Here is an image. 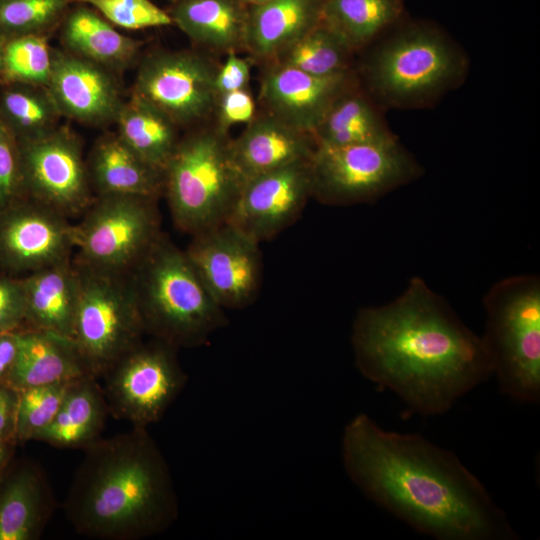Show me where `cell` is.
I'll list each match as a JSON object with an SVG mask.
<instances>
[{"label":"cell","mask_w":540,"mask_h":540,"mask_svg":"<svg viewBox=\"0 0 540 540\" xmlns=\"http://www.w3.org/2000/svg\"><path fill=\"white\" fill-rule=\"evenodd\" d=\"M344 468L371 500L439 540H514L502 509L452 452L359 414L344 428Z\"/></svg>","instance_id":"cell-1"},{"label":"cell","mask_w":540,"mask_h":540,"mask_svg":"<svg viewBox=\"0 0 540 540\" xmlns=\"http://www.w3.org/2000/svg\"><path fill=\"white\" fill-rule=\"evenodd\" d=\"M351 341L362 375L423 415L448 411L492 375L482 338L420 277L393 301L360 309Z\"/></svg>","instance_id":"cell-2"},{"label":"cell","mask_w":540,"mask_h":540,"mask_svg":"<svg viewBox=\"0 0 540 540\" xmlns=\"http://www.w3.org/2000/svg\"><path fill=\"white\" fill-rule=\"evenodd\" d=\"M84 449L65 503L78 533L101 540H139L172 525L178 516L173 480L147 428L133 426Z\"/></svg>","instance_id":"cell-3"},{"label":"cell","mask_w":540,"mask_h":540,"mask_svg":"<svg viewBox=\"0 0 540 540\" xmlns=\"http://www.w3.org/2000/svg\"><path fill=\"white\" fill-rule=\"evenodd\" d=\"M365 49L358 81L383 110L432 107L469 70L463 48L432 24L389 29Z\"/></svg>","instance_id":"cell-4"},{"label":"cell","mask_w":540,"mask_h":540,"mask_svg":"<svg viewBox=\"0 0 540 540\" xmlns=\"http://www.w3.org/2000/svg\"><path fill=\"white\" fill-rule=\"evenodd\" d=\"M145 332L175 348L205 343L226 323L185 251L161 234L130 272Z\"/></svg>","instance_id":"cell-5"},{"label":"cell","mask_w":540,"mask_h":540,"mask_svg":"<svg viewBox=\"0 0 540 540\" xmlns=\"http://www.w3.org/2000/svg\"><path fill=\"white\" fill-rule=\"evenodd\" d=\"M481 337L505 395L524 403L540 398V279L534 274L496 282L483 300Z\"/></svg>","instance_id":"cell-6"},{"label":"cell","mask_w":540,"mask_h":540,"mask_svg":"<svg viewBox=\"0 0 540 540\" xmlns=\"http://www.w3.org/2000/svg\"><path fill=\"white\" fill-rule=\"evenodd\" d=\"M216 126L181 138L163 172V193L175 225L192 236L227 221L243 180Z\"/></svg>","instance_id":"cell-7"},{"label":"cell","mask_w":540,"mask_h":540,"mask_svg":"<svg viewBox=\"0 0 540 540\" xmlns=\"http://www.w3.org/2000/svg\"><path fill=\"white\" fill-rule=\"evenodd\" d=\"M79 295L73 341L93 377L103 376L145 332L130 273L75 262Z\"/></svg>","instance_id":"cell-8"},{"label":"cell","mask_w":540,"mask_h":540,"mask_svg":"<svg viewBox=\"0 0 540 540\" xmlns=\"http://www.w3.org/2000/svg\"><path fill=\"white\" fill-rule=\"evenodd\" d=\"M312 197L328 205L375 201L423 174L397 137L346 146L316 145L310 158Z\"/></svg>","instance_id":"cell-9"},{"label":"cell","mask_w":540,"mask_h":540,"mask_svg":"<svg viewBox=\"0 0 540 540\" xmlns=\"http://www.w3.org/2000/svg\"><path fill=\"white\" fill-rule=\"evenodd\" d=\"M155 198L130 195L94 197L73 224L75 262L87 267L130 273L159 236Z\"/></svg>","instance_id":"cell-10"},{"label":"cell","mask_w":540,"mask_h":540,"mask_svg":"<svg viewBox=\"0 0 540 540\" xmlns=\"http://www.w3.org/2000/svg\"><path fill=\"white\" fill-rule=\"evenodd\" d=\"M175 349L155 338L142 341L110 367L103 393L114 418L143 428L162 418L186 383Z\"/></svg>","instance_id":"cell-11"},{"label":"cell","mask_w":540,"mask_h":540,"mask_svg":"<svg viewBox=\"0 0 540 540\" xmlns=\"http://www.w3.org/2000/svg\"><path fill=\"white\" fill-rule=\"evenodd\" d=\"M218 66L189 50H161L145 56L131 95L150 104L178 127L198 123L216 108Z\"/></svg>","instance_id":"cell-12"},{"label":"cell","mask_w":540,"mask_h":540,"mask_svg":"<svg viewBox=\"0 0 540 540\" xmlns=\"http://www.w3.org/2000/svg\"><path fill=\"white\" fill-rule=\"evenodd\" d=\"M18 143L25 197L67 218L83 214L94 197L78 136L59 126Z\"/></svg>","instance_id":"cell-13"},{"label":"cell","mask_w":540,"mask_h":540,"mask_svg":"<svg viewBox=\"0 0 540 540\" xmlns=\"http://www.w3.org/2000/svg\"><path fill=\"white\" fill-rule=\"evenodd\" d=\"M259 243L224 222L193 235L185 250L209 294L223 308L251 303L261 280Z\"/></svg>","instance_id":"cell-14"},{"label":"cell","mask_w":540,"mask_h":540,"mask_svg":"<svg viewBox=\"0 0 540 540\" xmlns=\"http://www.w3.org/2000/svg\"><path fill=\"white\" fill-rule=\"evenodd\" d=\"M69 218L28 197L0 211V271L25 276L70 259Z\"/></svg>","instance_id":"cell-15"},{"label":"cell","mask_w":540,"mask_h":540,"mask_svg":"<svg viewBox=\"0 0 540 540\" xmlns=\"http://www.w3.org/2000/svg\"><path fill=\"white\" fill-rule=\"evenodd\" d=\"M312 197L310 160L245 180L226 222L260 243L278 234Z\"/></svg>","instance_id":"cell-16"},{"label":"cell","mask_w":540,"mask_h":540,"mask_svg":"<svg viewBox=\"0 0 540 540\" xmlns=\"http://www.w3.org/2000/svg\"><path fill=\"white\" fill-rule=\"evenodd\" d=\"M357 80L354 70L316 76L271 63L261 80L260 101L266 113L312 135L332 103Z\"/></svg>","instance_id":"cell-17"},{"label":"cell","mask_w":540,"mask_h":540,"mask_svg":"<svg viewBox=\"0 0 540 540\" xmlns=\"http://www.w3.org/2000/svg\"><path fill=\"white\" fill-rule=\"evenodd\" d=\"M114 74L63 48H52L47 87L63 117L101 126L115 121L125 101Z\"/></svg>","instance_id":"cell-18"},{"label":"cell","mask_w":540,"mask_h":540,"mask_svg":"<svg viewBox=\"0 0 540 540\" xmlns=\"http://www.w3.org/2000/svg\"><path fill=\"white\" fill-rule=\"evenodd\" d=\"M316 143L298 130L266 113L254 117L229 143L230 156L243 182L256 175L310 160Z\"/></svg>","instance_id":"cell-19"},{"label":"cell","mask_w":540,"mask_h":540,"mask_svg":"<svg viewBox=\"0 0 540 540\" xmlns=\"http://www.w3.org/2000/svg\"><path fill=\"white\" fill-rule=\"evenodd\" d=\"M17 336L16 359L4 382L17 391L92 376L72 339L30 328Z\"/></svg>","instance_id":"cell-20"},{"label":"cell","mask_w":540,"mask_h":540,"mask_svg":"<svg viewBox=\"0 0 540 540\" xmlns=\"http://www.w3.org/2000/svg\"><path fill=\"white\" fill-rule=\"evenodd\" d=\"M22 277L26 312L24 328L73 340L79 295V275L71 260Z\"/></svg>","instance_id":"cell-21"},{"label":"cell","mask_w":540,"mask_h":540,"mask_svg":"<svg viewBox=\"0 0 540 540\" xmlns=\"http://www.w3.org/2000/svg\"><path fill=\"white\" fill-rule=\"evenodd\" d=\"M86 164L96 196L157 199L163 193V172L146 162L116 132L106 133L95 141Z\"/></svg>","instance_id":"cell-22"},{"label":"cell","mask_w":540,"mask_h":540,"mask_svg":"<svg viewBox=\"0 0 540 540\" xmlns=\"http://www.w3.org/2000/svg\"><path fill=\"white\" fill-rule=\"evenodd\" d=\"M75 4L59 25L63 49L113 73L130 67L139 55L141 42L118 32L90 6Z\"/></svg>","instance_id":"cell-23"},{"label":"cell","mask_w":540,"mask_h":540,"mask_svg":"<svg viewBox=\"0 0 540 540\" xmlns=\"http://www.w3.org/2000/svg\"><path fill=\"white\" fill-rule=\"evenodd\" d=\"M323 0H271L248 12L244 49L272 62L282 51L316 25Z\"/></svg>","instance_id":"cell-24"},{"label":"cell","mask_w":540,"mask_h":540,"mask_svg":"<svg viewBox=\"0 0 540 540\" xmlns=\"http://www.w3.org/2000/svg\"><path fill=\"white\" fill-rule=\"evenodd\" d=\"M168 14L198 45L228 54L244 48L248 12L240 0H174Z\"/></svg>","instance_id":"cell-25"},{"label":"cell","mask_w":540,"mask_h":540,"mask_svg":"<svg viewBox=\"0 0 540 540\" xmlns=\"http://www.w3.org/2000/svg\"><path fill=\"white\" fill-rule=\"evenodd\" d=\"M384 110L357 80L330 106L312 136L316 145L346 146L396 137L385 121Z\"/></svg>","instance_id":"cell-26"},{"label":"cell","mask_w":540,"mask_h":540,"mask_svg":"<svg viewBox=\"0 0 540 540\" xmlns=\"http://www.w3.org/2000/svg\"><path fill=\"white\" fill-rule=\"evenodd\" d=\"M107 412L95 377L79 378L70 383L56 416L34 440L58 448H85L99 438Z\"/></svg>","instance_id":"cell-27"},{"label":"cell","mask_w":540,"mask_h":540,"mask_svg":"<svg viewBox=\"0 0 540 540\" xmlns=\"http://www.w3.org/2000/svg\"><path fill=\"white\" fill-rule=\"evenodd\" d=\"M51 497L44 477L23 466L4 479L0 488V540L37 539L48 519Z\"/></svg>","instance_id":"cell-28"},{"label":"cell","mask_w":540,"mask_h":540,"mask_svg":"<svg viewBox=\"0 0 540 540\" xmlns=\"http://www.w3.org/2000/svg\"><path fill=\"white\" fill-rule=\"evenodd\" d=\"M114 123L116 133L139 156L164 172L180 138L178 126L150 104L131 95L122 104Z\"/></svg>","instance_id":"cell-29"},{"label":"cell","mask_w":540,"mask_h":540,"mask_svg":"<svg viewBox=\"0 0 540 540\" xmlns=\"http://www.w3.org/2000/svg\"><path fill=\"white\" fill-rule=\"evenodd\" d=\"M401 13V0H323L320 19L356 53L391 29Z\"/></svg>","instance_id":"cell-30"},{"label":"cell","mask_w":540,"mask_h":540,"mask_svg":"<svg viewBox=\"0 0 540 540\" xmlns=\"http://www.w3.org/2000/svg\"><path fill=\"white\" fill-rule=\"evenodd\" d=\"M62 114L47 86L0 85V118L17 141L42 137L60 126Z\"/></svg>","instance_id":"cell-31"},{"label":"cell","mask_w":540,"mask_h":540,"mask_svg":"<svg viewBox=\"0 0 540 540\" xmlns=\"http://www.w3.org/2000/svg\"><path fill=\"white\" fill-rule=\"evenodd\" d=\"M354 54L347 41L320 19L271 63L316 76H331L352 71Z\"/></svg>","instance_id":"cell-32"},{"label":"cell","mask_w":540,"mask_h":540,"mask_svg":"<svg viewBox=\"0 0 540 540\" xmlns=\"http://www.w3.org/2000/svg\"><path fill=\"white\" fill-rule=\"evenodd\" d=\"M72 4L73 0H0V39L48 36Z\"/></svg>","instance_id":"cell-33"},{"label":"cell","mask_w":540,"mask_h":540,"mask_svg":"<svg viewBox=\"0 0 540 540\" xmlns=\"http://www.w3.org/2000/svg\"><path fill=\"white\" fill-rule=\"evenodd\" d=\"M4 83L47 86L52 66V48L46 35H26L4 42Z\"/></svg>","instance_id":"cell-34"},{"label":"cell","mask_w":540,"mask_h":540,"mask_svg":"<svg viewBox=\"0 0 540 540\" xmlns=\"http://www.w3.org/2000/svg\"><path fill=\"white\" fill-rule=\"evenodd\" d=\"M71 382L36 386L20 391L16 421L17 442L34 440L51 423Z\"/></svg>","instance_id":"cell-35"},{"label":"cell","mask_w":540,"mask_h":540,"mask_svg":"<svg viewBox=\"0 0 540 540\" xmlns=\"http://www.w3.org/2000/svg\"><path fill=\"white\" fill-rule=\"evenodd\" d=\"M73 2L89 5L114 26L127 30L172 24L168 12L150 0H73Z\"/></svg>","instance_id":"cell-36"},{"label":"cell","mask_w":540,"mask_h":540,"mask_svg":"<svg viewBox=\"0 0 540 540\" xmlns=\"http://www.w3.org/2000/svg\"><path fill=\"white\" fill-rule=\"evenodd\" d=\"M23 197L19 143L0 118V211Z\"/></svg>","instance_id":"cell-37"},{"label":"cell","mask_w":540,"mask_h":540,"mask_svg":"<svg viewBox=\"0 0 540 540\" xmlns=\"http://www.w3.org/2000/svg\"><path fill=\"white\" fill-rule=\"evenodd\" d=\"M25 312L22 277L0 271V332L24 328Z\"/></svg>","instance_id":"cell-38"},{"label":"cell","mask_w":540,"mask_h":540,"mask_svg":"<svg viewBox=\"0 0 540 540\" xmlns=\"http://www.w3.org/2000/svg\"><path fill=\"white\" fill-rule=\"evenodd\" d=\"M215 111L217 128L227 134L238 123H249L255 117V102L247 88L218 96Z\"/></svg>","instance_id":"cell-39"},{"label":"cell","mask_w":540,"mask_h":540,"mask_svg":"<svg viewBox=\"0 0 540 540\" xmlns=\"http://www.w3.org/2000/svg\"><path fill=\"white\" fill-rule=\"evenodd\" d=\"M250 65L236 53H229L225 62L218 67L215 88L219 95L248 87Z\"/></svg>","instance_id":"cell-40"},{"label":"cell","mask_w":540,"mask_h":540,"mask_svg":"<svg viewBox=\"0 0 540 540\" xmlns=\"http://www.w3.org/2000/svg\"><path fill=\"white\" fill-rule=\"evenodd\" d=\"M20 392L0 382V438L16 443V421Z\"/></svg>","instance_id":"cell-41"},{"label":"cell","mask_w":540,"mask_h":540,"mask_svg":"<svg viewBox=\"0 0 540 540\" xmlns=\"http://www.w3.org/2000/svg\"><path fill=\"white\" fill-rule=\"evenodd\" d=\"M18 330L0 333V382H5L16 359Z\"/></svg>","instance_id":"cell-42"},{"label":"cell","mask_w":540,"mask_h":540,"mask_svg":"<svg viewBox=\"0 0 540 540\" xmlns=\"http://www.w3.org/2000/svg\"><path fill=\"white\" fill-rule=\"evenodd\" d=\"M13 445L0 438V473H4L12 455Z\"/></svg>","instance_id":"cell-43"},{"label":"cell","mask_w":540,"mask_h":540,"mask_svg":"<svg viewBox=\"0 0 540 540\" xmlns=\"http://www.w3.org/2000/svg\"><path fill=\"white\" fill-rule=\"evenodd\" d=\"M4 40L0 39V85L4 83Z\"/></svg>","instance_id":"cell-44"},{"label":"cell","mask_w":540,"mask_h":540,"mask_svg":"<svg viewBox=\"0 0 540 540\" xmlns=\"http://www.w3.org/2000/svg\"><path fill=\"white\" fill-rule=\"evenodd\" d=\"M243 2L250 3L252 6L263 4L271 0H242Z\"/></svg>","instance_id":"cell-45"},{"label":"cell","mask_w":540,"mask_h":540,"mask_svg":"<svg viewBox=\"0 0 540 540\" xmlns=\"http://www.w3.org/2000/svg\"><path fill=\"white\" fill-rule=\"evenodd\" d=\"M4 473H0V488L3 482Z\"/></svg>","instance_id":"cell-46"},{"label":"cell","mask_w":540,"mask_h":540,"mask_svg":"<svg viewBox=\"0 0 540 540\" xmlns=\"http://www.w3.org/2000/svg\"><path fill=\"white\" fill-rule=\"evenodd\" d=\"M0 333H2V332H0Z\"/></svg>","instance_id":"cell-47"}]
</instances>
